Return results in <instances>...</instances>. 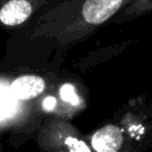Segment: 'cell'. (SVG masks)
<instances>
[{
    "instance_id": "cell-1",
    "label": "cell",
    "mask_w": 152,
    "mask_h": 152,
    "mask_svg": "<svg viewBox=\"0 0 152 152\" xmlns=\"http://www.w3.org/2000/svg\"><path fill=\"white\" fill-rule=\"evenodd\" d=\"M134 0H63L56 5L52 18L60 21L61 37L83 40L111 21Z\"/></svg>"
},
{
    "instance_id": "cell-2",
    "label": "cell",
    "mask_w": 152,
    "mask_h": 152,
    "mask_svg": "<svg viewBox=\"0 0 152 152\" xmlns=\"http://www.w3.org/2000/svg\"><path fill=\"white\" fill-rule=\"evenodd\" d=\"M37 8L28 0H4L0 4V23L7 27H16L26 23Z\"/></svg>"
},
{
    "instance_id": "cell-3",
    "label": "cell",
    "mask_w": 152,
    "mask_h": 152,
    "mask_svg": "<svg viewBox=\"0 0 152 152\" xmlns=\"http://www.w3.org/2000/svg\"><path fill=\"white\" fill-rule=\"evenodd\" d=\"M124 135L116 124H105L91 137V145L95 152H120Z\"/></svg>"
},
{
    "instance_id": "cell-4",
    "label": "cell",
    "mask_w": 152,
    "mask_h": 152,
    "mask_svg": "<svg viewBox=\"0 0 152 152\" xmlns=\"http://www.w3.org/2000/svg\"><path fill=\"white\" fill-rule=\"evenodd\" d=\"M45 89V81L40 76L26 75L20 76L10 87V94L16 100H29L39 96Z\"/></svg>"
},
{
    "instance_id": "cell-5",
    "label": "cell",
    "mask_w": 152,
    "mask_h": 152,
    "mask_svg": "<svg viewBox=\"0 0 152 152\" xmlns=\"http://www.w3.org/2000/svg\"><path fill=\"white\" fill-rule=\"evenodd\" d=\"M148 13H152V0H134L127 7H124L116 16H113L111 21L120 24L131 21L140 16H145Z\"/></svg>"
},
{
    "instance_id": "cell-6",
    "label": "cell",
    "mask_w": 152,
    "mask_h": 152,
    "mask_svg": "<svg viewBox=\"0 0 152 152\" xmlns=\"http://www.w3.org/2000/svg\"><path fill=\"white\" fill-rule=\"evenodd\" d=\"M16 99H13L10 91L4 89L0 86V119H4L13 112L16 107Z\"/></svg>"
},
{
    "instance_id": "cell-7",
    "label": "cell",
    "mask_w": 152,
    "mask_h": 152,
    "mask_svg": "<svg viewBox=\"0 0 152 152\" xmlns=\"http://www.w3.org/2000/svg\"><path fill=\"white\" fill-rule=\"evenodd\" d=\"M43 105H44L45 110H51V108L55 105V99H53V97H48V99H45V102Z\"/></svg>"
},
{
    "instance_id": "cell-8",
    "label": "cell",
    "mask_w": 152,
    "mask_h": 152,
    "mask_svg": "<svg viewBox=\"0 0 152 152\" xmlns=\"http://www.w3.org/2000/svg\"><path fill=\"white\" fill-rule=\"evenodd\" d=\"M151 102H152V99H151Z\"/></svg>"
}]
</instances>
